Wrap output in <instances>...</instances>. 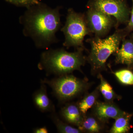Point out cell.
Returning <instances> with one entry per match:
<instances>
[{
    "label": "cell",
    "mask_w": 133,
    "mask_h": 133,
    "mask_svg": "<svg viewBox=\"0 0 133 133\" xmlns=\"http://www.w3.org/2000/svg\"><path fill=\"white\" fill-rule=\"evenodd\" d=\"M27 8L20 19L23 33L37 47L48 48L56 41V34L61 27L59 8L52 9L39 2Z\"/></svg>",
    "instance_id": "1"
},
{
    "label": "cell",
    "mask_w": 133,
    "mask_h": 133,
    "mask_svg": "<svg viewBox=\"0 0 133 133\" xmlns=\"http://www.w3.org/2000/svg\"><path fill=\"white\" fill-rule=\"evenodd\" d=\"M83 50L78 49L72 52L63 49L46 51L41 55L38 67L59 76L69 74L76 70L81 71V67L86 61Z\"/></svg>",
    "instance_id": "2"
},
{
    "label": "cell",
    "mask_w": 133,
    "mask_h": 133,
    "mask_svg": "<svg viewBox=\"0 0 133 133\" xmlns=\"http://www.w3.org/2000/svg\"><path fill=\"white\" fill-rule=\"evenodd\" d=\"M129 36L124 29H116L112 35L105 38L97 37L88 38L86 42L90 44L91 51L87 60L93 73L106 69V63L108 58L119 48L121 43Z\"/></svg>",
    "instance_id": "3"
},
{
    "label": "cell",
    "mask_w": 133,
    "mask_h": 133,
    "mask_svg": "<svg viewBox=\"0 0 133 133\" xmlns=\"http://www.w3.org/2000/svg\"><path fill=\"white\" fill-rule=\"evenodd\" d=\"M65 36L63 45L67 48L74 47L77 50H84V38L92 34L89 30L84 14L68 9L65 24L61 29Z\"/></svg>",
    "instance_id": "4"
},
{
    "label": "cell",
    "mask_w": 133,
    "mask_h": 133,
    "mask_svg": "<svg viewBox=\"0 0 133 133\" xmlns=\"http://www.w3.org/2000/svg\"><path fill=\"white\" fill-rule=\"evenodd\" d=\"M42 82L52 88L55 96L60 101L75 97L85 90L87 86L85 81L68 74L51 80L45 79Z\"/></svg>",
    "instance_id": "5"
},
{
    "label": "cell",
    "mask_w": 133,
    "mask_h": 133,
    "mask_svg": "<svg viewBox=\"0 0 133 133\" xmlns=\"http://www.w3.org/2000/svg\"><path fill=\"white\" fill-rule=\"evenodd\" d=\"M113 17L117 22V28L128 23L131 9L126 0H89L87 6Z\"/></svg>",
    "instance_id": "6"
},
{
    "label": "cell",
    "mask_w": 133,
    "mask_h": 133,
    "mask_svg": "<svg viewBox=\"0 0 133 133\" xmlns=\"http://www.w3.org/2000/svg\"><path fill=\"white\" fill-rule=\"evenodd\" d=\"M85 15L89 30L95 37L102 38L113 28L118 29L115 18L102 12L88 8Z\"/></svg>",
    "instance_id": "7"
},
{
    "label": "cell",
    "mask_w": 133,
    "mask_h": 133,
    "mask_svg": "<svg viewBox=\"0 0 133 133\" xmlns=\"http://www.w3.org/2000/svg\"><path fill=\"white\" fill-rule=\"evenodd\" d=\"M94 112L97 118L101 121L110 118L116 119L125 112L114 104L108 102H97L94 105Z\"/></svg>",
    "instance_id": "8"
},
{
    "label": "cell",
    "mask_w": 133,
    "mask_h": 133,
    "mask_svg": "<svg viewBox=\"0 0 133 133\" xmlns=\"http://www.w3.org/2000/svg\"><path fill=\"white\" fill-rule=\"evenodd\" d=\"M129 38H124L122 42L120 49L115 54L116 64H125L129 68L133 67V36L132 33Z\"/></svg>",
    "instance_id": "9"
},
{
    "label": "cell",
    "mask_w": 133,
    "mask_h": 133,
    "mask_svg": "<svg viewBox=\"0 0 133 133\" xmlns=\"http://www.w3.org/2000/svg\"><path fill=\"white\" fill-rule=\"evenodd\" d=\"M33 99L35 105L41 111H55V107L48 97L46 87L44 83H43L41 88L34 93Z\"/></svg>",
    "instance_id": "10"
},
{
    "label": "cell",
    "mask_w": 133,
    "mask_h": 133,
    "mask_svg": "<svg viewBox=\"0 0 133 133\" xmlns=\"http://www.w3.org/2000/svg\"><path fill=\"white\" fill-rule=\"evenodd\" d=\"M61 115L66 121L78 127L81 124L84 115L81 113L78 105L74 104L66 105L62 108Z\"/></svg>",
    "instance_id": "11"
},
{
    "label": "cell",
    "mask_w": 133,
    "mask_h": 133,
    "mask_svg": "<svg viewBox=\"0 0 133 133\" xmlns=\"http://www.w3.org/2000/svg\"><path fill=\"white\" fill-rule=\"evenodd\" d=\"M132 115L124 112L123 114L115 119L110 132L125 133L128 132L130 129V121Z\"/></svg>",
    "instance_id": "12"
},
{
    "label": "cell",
    "mask_w": 133,
    "mask_h": 133,
    "mask_svg": "<svg viewBox=\"0 0 133 133\" xmlns=\"http://www.w3.org/2000/svg\"><path fill=\"white\" fill-rule=\"evenodd\" d=\"M97 117L91 116H84L82 122L78 126V128L82 132L98 133L101 130V126L97 119Z\"/></svg>",
    "instance_id": "13"
},
{
    "label": "cell",
    "mask_w": 133,
    "mask_h": 133,
    "mask_svg": "<svg viewBox=\"0 0 133 133\" xmlns=\"http://www.w3.org/2000/svg\"><path fill=\"white\" fill-rule=\"evenodd\" d=\"M98 90H95L91 93L85 95L79 102L78 105L81 113L85 116L88 110L97 102L98 97Z\"/></svg>",
    "instance_id": "14"
},
{
    "label": "cell",
    "mask_w": 133,
    "mask_h": 133,
    "mask_svg": "<svg viewBox=\"0 0 133 133\" xmlns=\"http://www.w3.org/2000/svg\"><path fill=\"white\" fill-rule=\"evenodd\" d=\"M99 78L100 79L99 90L103 95L105 100L108 102H111L118 96L114 91L111 86L105 80L101 74L99 75Z\"/></svg>",
    "instance_id": "15"
},
{
    "label": "cell",
    "mask_w": 133,
    "mask_h": 133,
    "mask_svg": "<svg viewBox=\"0 0 133 133\" xmlns=\"http://www.w3.org/2000/svg\"><path fill=\"white\" fill-rule=\"evenodd\" d=\"M51 117L52 121L55 123V125L57 128L58 132L79 133L82 132L79 129L75 128L69 125L66 123H64L59 119V118L55 114L53 113V114L51 115Z\"/></svg>",
    "instance_id": "16"
},
{
    "label": "cell",
    "mask_w": 133,
    "mask_h": 133,
    "mask_svg": "<svg viewBox=\"0 0 133 133\" xmlns=\"http://www.w3.org/2000/svg\"><path fill=\"white\" fill-rule=\"evenodd\" d=\"M114 74L118 80L122 84L133 85V73L130 70L122 69L115 72Z\"/></svg>",
    "instance_id": "17"
},
{
    "label": "cell",
    "mask_w": 133,
    "mask_h": 133,
    "mask_svg": "<svg viewBox=\"0 0 133 133\" xmlns=\"http://www.w3.org/2000/svg\"><path fill=\"white\" fill-rule=\"evenodd\" d=\"M17 6H24L28 8L39 3L38 0H5Z\"/></svg>",
    "instance_id": "18"
},
{
    "label": "cell",
    "mask_w": 133,
    "mask_h": 133,
    "mask_svg": "<svg viewBox=\"0 0 133 133\" xmlns=\"http://www.w3.org/2000/svg\"><path fill=\"white\" fill-rule=\"evenodd\" d=\"M124 29L128 35L133 31V0H132V6L129 21Z\"/></svg>",
    "instance_id": "19"
},
{
    "label": "cell",
    "mask_w": 133,
    "mask_h": 133,
    "mask_svg": "<svg viewBox=\"0 0 133 133\" xmlns=\"http://www.w3.org/2000/svg\"><path fill=\"white\" fill-rule=\"evenodd\" d=\"M33 132L35 133H48V131L47 128L45 127H44L35 129L33 131Z\"/></svg>",
    "instance_id": "20"
},
{
    "label": "cell",
    "mask_w": 133,
    "mask_h": 133,
    "mask_svg": "<svg viewBox=\"0 0 133 133\" xmlns=\"http://www.w3.org/2000/svg\"><path fill=\"white\" fill-rule=\"evenodd\" d=\"M132 35L133 36V33H132Z\"/></svg>",
    "instance_id": "21"
}]
</instances>
